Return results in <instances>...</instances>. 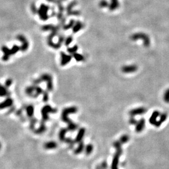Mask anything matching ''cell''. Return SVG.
Returning <instances> with one entry per match:
<instances>
[{
  "mask_svg": "<svg viewBox=\"0 0 169 169\" xmlns=\"http://www.w3.org/2000/svg\"><path fill=\"white\" fill-rule=\"evenodd\" d=\"M78 110L76 107H71L64 109L62 112L61 118L62 120L65 123H68V130L70 131H74L77 128V125L75 123H73L70 119L68 118L69 114L76 113L77 112Z\"/></svg>",
  "mask_w": 169,
  "mask_h": 169,
  "instance_id": "1",
  "label": "cell"
},
{
  "mask_svg": "<svg viewBox=\"0 0 169 169\" xmlns=\"http://www.w3.org/2000/svg\"><path fill=\"white\" fill-rule=\"evenodd\" d=\"M123 154L122 148L116 150V152L113 156L111 163V169H119L118 166L119 164V159L121 155Z\"/></svg>",
  "mask_w": 169,
  "mask_h": 169,
  "instance_id": "2",
  "label": "cell"
},
{
  "mask_svg": "<svg viewBox=\"0 0 169 169\" xmlns=\"http://www.w3.org/2000/svg\"><path fill=\"white\" fill-rule=\"evenodd\" d=\"M57 110L52 108L50 106H45L42 108L41 113L42 116L43 120L45 122L48 120L49 119V113H55L57 112Z\"/></svg>",
  "mask_w": 169,
  "mask_h": 169,
  "instance_id": "3",
  "label": "cell"
},
{
  "mask_svg": "<svg viewBox=\"0 0 169 169\" xmlns=\"http://www.w3.org/2000/svg\"><path fill=\"white\" fill-rule=\"evenodd\" d=\"M42 93V89L39 87H28L26 90L27 95L33 97H36Z\"/></svg>",
  "mask_w": 169,
  "mask_h": 169,
  "instance_id": "4",
  "label": "cell"
},
{
  "mask_svg": "<svg viewBox=\"0 0 169 169\" xmlns=\"http://www.w3.org/2000/svg\"><path fill=\"white\" fill-rule=\"evenodd\" d=\"M147 109L145 107H140L133 108L129 112V115L131 117H135L136 116H141L145 114L147 112Z\"/></svg>",
  "mask_w": 169,
  "mask_h": 169,
  "instance_id": "5",
  "label": "cell"
},
{
  "mask_svg": "<svg viewBox=\"0 0 169 169\" xmlns=\"http://www.w3.org/2000/svg\"><path fill=\"white\" fill-rule=\"evenodd\" d=\"M146 125V120L145 118H141L137 121L135 125V131L137 133H140L143 131Z\"/></svg>",
  "mask_w": 169,
  "mask_h": 169,
  "instance_id": "6",
  "label": "cell"
},
{
  "mask_svg": "<svg viewBox=\"0 0 169 169\" xmlns=\"http://www.w3.org/2000/svg\"><path fill=\"white\" fill-rule=\"evenodd\" d=\"M167 118V114L165 112H164L162 113H160L159 116V119L157 120V122L154 124V125L156 128H159L162 124L165 122Z\"/></svg>",
  "mask_w": 169,
  "mask_h": 169,
  "instance_id": "7",
  "label": "cell"
},
{
  "mask_svg": "<svg viewBox=\"0 0 169 169\" xmlns=\"http://www.w3.org/2000/svg\"><path fill=\"white\" fill-rule=\"evenodd\" d=\"M160 114V112L159 111L156 110L153 112L150 119H149V122L151 125H154L158 120V118L159 117Z\"/></svg>",
  "mask_w": 169,
  "mask_h": 169,
  "instance_id": "8",
  "label": "cell"
},
{
  "mask_svg": "<svg viewBox=\"0 0 169 169\" xmlns=\"http://www.w3.org/2000/svg\"><path fill=\"white\" fill-rule=\"evenodd\" d=\"M13 103V100L11 98H7L6 100H4L2 102L0 103V109H4L5 108H7L11 107Z\"/></svg>",
  "mask_w": 169,
  "mask_h": 169,
  "instance_id": "9",
  "label": "cell"
},
{
  "mask_svg": "<svg viewBox=\"0 0 169 169\" xmlns=\"http://www.w3.org/2000/svg\"><path fill=\"white\" fill-rule=\"evenodd\" d=\"M58 146L57 143L54 141H49L47 142L44 145V147L46 150H54Z\"/></svg>",
  "mask_w": 169,
  "mask_h": 169,
  "instance_id": "10",
  "label": "cell"
},
{
  "mask_svg": "<svg viewBox=\"0 0 169 169\" xmlns=\"http://www.w3.org/2000/svg\"><path fill=\"white\" fill-rule=\"evenodd\" d=\"M85 133H86V129H85L82 128H81L80 129H79L78 133L77 135L76 136V141L78 142H81L84 136V135H85Z\"/></svg>",
  "mask_w": 169,
  "mask_h": 169,
  "instance_id": "11",
  "label": "cell"
},
{
  "mask_svg": "<svg viewBox=\"0 0 169 169\" xmlns=\"http://www.w3.org/2000/svg\"><path fill=\"white\" fill-rule=\"evenodd\" d=\"M137 67L135 66H125L122 69V70L125 73H130L136 71Z\"/></svg>",
  "mask_w": 169,
  "mask_h": 169,
  "instance_id": "12",
  "label": "cell"
},
{
  "mask_svg": "<svg viewBox=\"0 0 169 169\" xmlns=\"http://www.w3.org/2000/svg\"><path fill=\"white\" fill-rule=\"evenodd\" d=\"M129 140H130V136L128 134H124L121 136L119 141L121 142L122 145H123V144H125L128 142Z\"/></svg>",
  "mask_w": 169,
  "mask_h": 169,
  "instance_id": "13",
  "label": "cell"
},
{
  "mask_svg": "<svg viewBox=\"0 0 169 169\" xmlns=\"http://www.w3.org/2000/svg\"><path fill=\"white\" fill-rule=\"evenodd\" d=\"M84 148H85V146H84L83 142H80L79 143V145L77 148L76 149L75 151H74V153H75L76 154H80L83 151V150H84Z\"/></svg>",
  "mask_w": 169,
  "mask_h": 169,
  "instance_id": "14",
  "label": "cell"
},
{
  "mask_svg": "<svg viewBox=\"0 0 169 169\" xmlns=\"http://www.w3.org/2000/svg\"><path fill=\"white\" fill-rule=\"evenodd\" d=\"M84 150L87 155H90L94 150V146L92 144L89 143L85 147Z\"/></svg>",
  "mask_w": 169,
  "mask_h": 169,
  "instance_id": "15",
  "label": "cell"
},
{
  "mask_svg": "<svg viewBox=\"0 0 169 169\" xmlns=\"http://www.w3.org/2000/svg\"><path fill=\"white\" fill-rule=\"evenodd\" d=\"M67 130L66 129H62L61 130V131H60L59 132V138L60 140L63 141H65L66 140V137H65V135L67 132Z\"/></svg>",
  "mask_w": 169,
  "mask_h": 169,
  "instance_id": "16",
  "label": "cell"
},
{
  "mask_svg": "<svg viewBox=\"0 0 169 169\" xmlns=\"http://www.w3.org/2000/svg\"><path fill=\"white\" fill-rule=\"evenodd\" d=\"M9 95V92L4 87L0 85V96H5Z\"/></svg>",
  "mask_w": 169,
  "mask_h": 169,
  "instance_id": "17",
  "label": "cell"
},
{
  "mask_svg": "<svg viewBox=\"0 0 169 169\" xmlns=\"http://www.w3.org/2000/svg\"><path fill=\"white\" fill-rule=\"evenodd\" d=\"M26 112H27V114L29 117H31L33 114V112H34V108L32 105H30L28 106L26 108Z\"/></svg>",
  "mask_w": 169,
  "mask_h": 169,
  "instance_id": "18",
  "label": "cell"
},
{
  "mask_svg": "<svg viewBox=\"0 0 169 169\" xmlns=\"http://www.w3.org/2000/svg\"><path fill=\"white\" fill-rule=\"evenodd\" d=\"M163 100L165 102L169 103V88L167 89L164 93Z\"/></svg>",
  "mask_w": 169,
  "mask_h": 169,
  "instance_id": "19",
  "label": "cell"
},
{
  "mask_svg": "<svg viewBox=\"0 0 169 169\" xmlns=\"http://www.w3.org/2000/svg\"><path fill=\"white\" fill-rule=\"evenodd\" d=\"M122 144L121 143V142L119 141H115L113 143V146L114 148L116 150H118V149H121L122 148Z\"/></svg>",
  "mask_w": 169,
  "mask_h": 169,
  "instance_id": "20",
  "label": "cell"
},
{
  "mask_svg": "<svg viewBox=\"0 0 169 169\" xmlns=\"http://www.w3.org/2000/svg\"><path fill=\"white\" fill-rule=\"evenodd\" d=\"M129 124H131V125H135L137 123V121L135 119V117H131L129 120Z\"/></svg>",
  "mask_w": 169,
  "mask_h": 169,
  "instance_id": "21",
  "label": "cell"
},
{
  "mask_svg": "<svg viewBox=\"0 0 169 169\" xmlns=\"http://www.w3.org/2000/svg\"><path fill=\"white\" fill-rule=\"evenodd\" d=\"M46 130V127H45V125H43V124H42V125H41L40 126V127H39L38 129H37V133H42L44 131Z\"/></svg>",
  "mask_w": 169,
  "mask_h": 169,
  "instance_id": "22",
  "label": "cell"
},
{
  "mask_svg": "<svg viewBox=\"0 0 169 169\" xmlns=\"http://www.w3.org/2000/svg\"><path fill=\"white\" fill-rule=\"evenodd\" d=\"M99 165H100V166L103 169H108V163L106 160H103L102 162H101L100 164H99Z\"/></svg>",
  "mask_w": 169,
  "mask_h": 169,
  "instance_id": "23",
  "label": "cell"
},
{
  "mask_svg": "<svg viewBox=\"0 0 169 169\" xmlns=\"http://www.w3.org/2000/svg\"><path fill=\"white\" fill-rule=\"evenodd\" d=\"M43 100L44 101H47L48 100V93H44L43 96Z\"/></svg>",
  "mask_w": 169,
  "mask_h": 169,
  "instance_id": "24",
  "label": "cell"
},
{
  "mask_svg": "<svg viewBox=\"0 0 169 169\" xmlns=\"http://www.w3.org/2000/svg\"><path fill=\"white\" fill-rule=\"evenodd\" d=\"M96 169H103V168H102V167L100 166V165H98L96 167Z\"/></svg>",
  "mask_w": 169,
  "mask_h": 169,
  "instance_id": "25",
  "label": "cell"
},
{
  "mask_svg": "<svg viewBox=\"0 0 169 169\" xmlns=\"http://www.w3.org/2000/svg\"><path fill=\"white\" fill-rule=\"evenodd\" d=\"M1 147H2V145H1V142H0V150H1Z\"/></svg>",
  "mask_w": 169,
  "mask_h": 169,
  "instance_id": "26",
  "label": "cell"
}]
</instances>
